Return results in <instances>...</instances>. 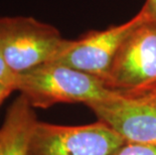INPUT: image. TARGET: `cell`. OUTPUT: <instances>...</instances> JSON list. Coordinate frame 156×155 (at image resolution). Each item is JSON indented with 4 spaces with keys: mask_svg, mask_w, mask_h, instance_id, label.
<instances>
[{
    "mask_svg": "<svg viewBox=\"0 0 156 155\" xmlns=\"http://www.w3.org/2000/svg\"><path fill=\"white\" fill-rule=\"evenodd\" d=\"M142 9L146 12L149 18L156 21V0H146Z\"/></svg>",
    "mask_w": 156,
    "mask_h": 155,
    "instance_id": "10",
    "label": "cell"
},
{
    "mask_svg": "<svg viewBox=\"0 0 156 155\" xmlns=\"http://www.w3.org/2000/svg\"><path fill=\"white\" fill-rule=\"evenodd\" d=\"M88 107L125 143L156 145V105L150 101L116 94Z\"/></svg>",
    "mask_w": 156,
    "mask_h": 155,
    "instance_id": "6",
    "label": "cell"
},
{
    "mask_svg": "<svg viewBox=\"0 0 156 155\" xmlns=\"http://www.w3.org/2000/svg\"><path fill=\"white\" fill-rule=\"evenodd\" d=\"M0 81L3 83L7 84L14 89L16 91L17 89V81H18V74H15L14 72L11 71L10 69L7 67L5 62L0 55Z\"/></svg>",
    "mask_w": 156,
    "mask_h": 155,
    "instance_id": "9",
    "label": "cell"
},
{
    "mask_svg": "<svg viewBox=\"0 0 156 155\" xmlns=\"http://www.w3.org/2000/svg\"><path fill=\"white\" fill-rule=\"evenodd\" d=\"M67 41L54 25L31 16H0V55L15 74L52 62Z\"/></svg>",
    "mask_w": 156,
    "mask_h": 155,
    "instance_id": "2",
    "label": "cell"
},
{
    "mask_svg": "<svg viewBox=\"0 0 156 155\" xmlns=\"http://www.w3.org/2000/svg\"><path fill=\"white\" fill-rule=\"evenodd\" d=\"M15 90L11 86L3 83L2 81H0V105L7 99Z\"/></svg>",
    "mask_w": 156,
    "mask_h": 155,
    "instance_id": "11",
    "label": "cell"
},
{
    "mask_svg": "<svg viewBox=\"0 0 156 155\" xmlns=\"http://www.w3.org/2000/svg\"><path fill=\"white\" fill-rule=\"evenodd\" d=\"M136 97H141V98H144L146 100L150 101L151 103H153L154 105H156V88L152 89L151 91L147 92L141 96H136Z\"/></svg>",
    "mask_w": 156,
    "mask_h": 155,
    "instance_id": "12",
    "label": "cell"
},
{
    "mask_svg": "<svg viewBox=\"0 0 156 155\" xmlns=\"http://www.w3.org/2000/svg\"><path fill=\"white\" fill-rule=\"evenodd\" d=\"M16 91L25 96L34 109L62 103L89 106L118 94L100 79L58 62H45L18 74Z\"/></svg>",
    "mask_w": 156,
    "mask_h": 155,
    "instance_id": "1",
    "label": "cell"
},
{
    "mask_svg": "<svg viewBox=\"0 0 156 155\" xmlns=\"http://www.w3.org/2000/svg\"><path fill=\"white\" fill-rule=\"evenodd\" d=\"M104 84L115 93L132 97L156 88V21L148 15L122 42Z\"/></svg>",
    "mask_w": 156,
    "mask_h": 155,
    "instance_id": "3",
    "label": "cell"
},
{
    "mask_svg": "<svg viewBox=\"0 0 156 155\" xmlns=\"http://www.w3.org/2000/svg\"><path fill=\"white\" fill-rule=\"evenodd\" d=\"M147 16L143 9L130 20L104 30H92L78 39H68L59 55L51 62H58L87 72L104 83L122 42Z\"/></svg>",
    "mask_w": 156,
    "mask_h": 155,
    "instance_id": "5",
    "label": "cell"
},
{
    "mask_svg": "<svg viewBox=\"0 0 156 155\" xmlns=\"http://www.w3.org/2000/svg\"><path fill=\"white\" fill-rule=\"evenodd\" d=\"M112 155H156V145L124 143Z\"/></svg>",
    "mask_w": 156,
    "mask_h": 155,
    "instance_id": "8",
    "label": "cell"
},
{
    "mask_svg": "<svg viewBox=\"0 0 156 155\" xmlns=\"http://www.w3.org/2000/svg\"><path fill=\"white\" fill-rule=\"evenodd\" d=\"M37 121L34 108L25 96L19 94L8 107L0 125V155H27Z\"/></svg>",
    "mask_w": 156,
    "mask_h": 155,
    "instance_id": "7",
    "label": "cell"
},
{
    "mask_svg": "<svg viewBox=\"0 0 156 155\" xmlns=\"http://www.w3.org/2000/svg\"><path fill=\"white\" fill-rule=\"evenodd\" d=\"M125 141L102 121L67 126L37 121L27 155H112Z\"/></svg>",
    "mask_w": 156,
    "mask_h": 155,
    "instance_id": "4",
    "label": "cell"
}]
</instances>
